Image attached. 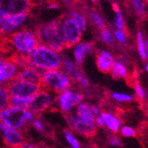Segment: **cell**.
<instances>
[{
    "mask_svg": "<svg viewBox=\"0 0 148 148\" xmlns=\"http://www.w3.org/2000/svg\"><path fill=\"white\" fill-rule=\"evenodd\" d=\"M119 132L123 137L127 138H134L137 135L136 130H134V128H132L131 126H129V125H122Z\"/></svg>",
    "mask_w": 148,
    "mask_h": 148,
    "instance_id": "4dcf8cb0",
    "label": "cell"
},
{
    "mask_svg": "<svg viewBox=\"0 0 148 148\" xmlns=\"http://www.w3.org/2000/svg\"><path fill=\"white\" fill-rule=\"evenodd\" d=\"M146 146H147V148H148V139L146 140Z\"/></svg>",
    "mask_w": 148,
    "mask_h": 148,
    "instance_id": "7dc6e473",
    "label": "cell"
},
{
    "mask_svg": "<svg viewBox=\"0 0 148 148\" xmlns=\"http://www.w3.org/2000/svg\"><path fill=\"white\" fill-rule=\"evenodd\" d=\"M75 114L79 118L87 122H95V115L93 114L90 104L82 101L75 108Z\"/></svg>",
    "mask_w": 148,
    "mask_h": 148,
    "instance_id": "d6986e66",
    "label": "cell"
},
{
    "mask_svg": "<svg viewBox=\"0 0 148 148\" xmlns=\"http://www.w3.org/2000/svg\"><path fill=\"white\" fill-rule=\"evenodd\" d=\"M21 130L5 126L2 134V143L8 148H19L24 142Z\"/></svg>",
    "mask_w": 148,
    "mask_h": 148,
    "instance_id": "7c38bea8",
    "label": "cell"
},
{
    "mask_svg": "<svg viewBox=\"0 0 148 148\" xmlns=\"http://www.w3.org/2000/svg\"><path fill=\"white\" fill-rule=\"evenodd\" d=\"M5 59H3V58H2L1 56H0V65H1V64H2V63H3V62L5 61Z\"/></svg>",
    "mask_w": 148,
    "mask_h": 148,
    "instance_id": "bcb514c9",
    "label": "cell"
},
{
    "mask_svg": "<svg viewBox=\"0 0 148 148\" xmlns=\"http://www.w3.org/2000/svg\"><path fill=\"white\" fill-rule=\"evenodd\" d=\"M84 96L82 92L69 88L56 94L54 106L62 114H66L74 112L76 106L84 101Z\"/></svg>",
    "mask_w": 148,
    "mask_h": 148,
    "instance_id": "8992f818",
    "label": "cell"
},
{
    "mask_svg": "<svg viewBox=\"0 0 148 148\" xmlns=\"http://www.w3.org/2000/svg\"><path fill=\"white\" fill-rule=\"evenodd\" d=\"M145 48H146V51L148 53V40H145Z\"/></svg>",
    "mask_w": 148,
    "mask_h": 148,
    "instance_id": "f6af8a7d",
    "label": "cell"
},
{
    "mask_svg": "<svg viewBox=\"0 0 148 148\" xmlns=\"http://www.w3.org/2000/svg\"><path fill=\"white\" fill-rule=\"evenodd\" d=\"M19 148H39L37 145H36L35 144L31 143V142H29V141H24L21 146Z\"/></svg>",
    "mask_w": 148,
    "mask_h": 148,
    "instance_id": "f35d334b",
    "label": "cell"
},
{
    "mask_svg": "<svg viewBox=\"0 0 148 148\" xmlns=\"http://www.w3.org/2000/svg\"><path fill=\"white\" fill-rule=\"evenodd\" d=\"M69 18L72 19L78 25V27L82 31L85 30V29H86V20L82 14H81V13L76 12H72L69 15Z\"/></svg>",
    "mask_w": 148,
    "mask_h": 148,
    "instance_id": "83f0119b",
    "label": "cell"
},
{
    "mask_svg": "<svg viewBox=\"0 0 148 148\" xmlns=\"http://www.w3.org/2000/svg\"><path fill=\"white\" fill-rule=\"evenodd\" d=\"M100 116L104 121V128L113 134L119 132L121 127H122V121L117 114L109 111H102Z\"/></svg>",
    "mask_w": 148,
    "mask_h": 148,
    "instance_id": "2e32d148",
    "label": "cell"
},
{
    "mask_svg": "<svg viewBox=\"0 0 148 148\" xmlns=\"http://www.w3.org/2000/svg\"><path fill=\"white\" fill-rule=\"evenodd\" d=\"M133 88H134V91H135L137 98L141 101H145L147 97V93H146V90H145V88L138 82L134 83Z\"/></svg>",
    "mask_w": 148,
    "mask_h": 148,
    "instance_id": "f546056e",
    "label": "cell"
},
{
    "mask_svg": "<svg viewBox=\"0 0 148 148\" xmlns=\"http://www.w3.org/2000/svg\"><path fill=\"white\" fill-rule=\"evenodd\" d=\"M91 106V110H92V113L93 114L95 115V117L97 116H99L102 113V109H101V107L98 105H95V104H92L90 105Z\"/></svg>",
    "mask_w": 148,
    "mask_h": 148,
    "instance_id": "74e56055",
    "label": "cell"
},
{
    "mask_svg": "<svg viewBox=\"0 0 148 148\" xmlns=\"http://www.w3.org/2000/svg\"><path fill=\"white\" fill-rule=\"evenodd\" d=\"M107 142H108V145L110 146H113V147H120V146H122V145H123L120 138L117 137V136H114V135L110 137Z\"/></svg>",
    "mask_w": 148,
    "mask_h": 148,
    "instance_id": "d590c367",
    "label": "cell"
},
{
    "mask_svg": "<svg viewBox=\"0 0 148 148\" xmlns=\"http://www.w3.org/2000/svg\"><path fill=\"white\" fill-rule=\"evenodd\" d=\"M92 45L89 43H82L75 49V58L77 65H81L84 62L85 56L91 51Z\"/></svg>",
    "mask_w": 148,
    "mask_h": 148,
    "instance_id": "44dd1931",
    "label": "cell"
},
{
    "mask_svg": "<svg viewBox=\"0 0 148 148\" xmlns=\"http://www.w3.org/2000/svg\"><path fill=\"white\" fill-rule=\"evenodd\" d=\"M61 69L62 71L70 78V80L74 82H77L81 75H83L79 66L65 55L61 57Z\"/></svg>",
    "mask_w": 148,
    "mask_h": 148,
    "instance_id": "9a60e30c",
    "label": "cell"
},
{
    "mask_svg": "<svg viewBox=\"0 0 148 148\" xmlns=\"http://www.w3.org/2000/svg\"><path fill=\"white\" fill-rule=\"evenodd\" d=\"M62 33L66 48H70L81 40L83 31L72 19L69 18L62 21Z\"/></svg>",
    "mask_w": 148,
    "mask_h": 148,
    "instance_id": "30bf717a",
    "label": "cell"
},
{
    "mask_svg": "<svg viewBox=\"0 0 148 148\" xmlns=\"http://www.w3.org/2000/svg\"><path fill=\"white\" fill-rule=\"evenodd\" d=\"M145 72L148 74V62H146L145 65Z\"/></svg>",
    "mask_w": 148,
    "mask_h": 148,
    "instance_id": "ee69618b",
    "label": "cell"
},
{
    "mask_svg": "<svg viewBox=\"0 0 148 148\" xmlns=\"http://www.w3.org/2000/svg\"><path fill=\"white\" fill-rule=\"evenodd\" d=\"M56 94L46 89L41 88L40 90L35 94L32 98V101L29 108L36 115L51 109L55 104Z\"/></svg>",
    "mask_w": 148,
    "mask_h": 148,
    "instance_id": "9c48e42d",
    "label": "cell"
},
{
    "mask_svg": "<svg viewBox=\"0 0 148 148\" xmlns=\"http://www.w3.org/2000/svg\"><path fill=\"white\" fill-rule=\"evenodd\" d=\"M28 16V12L20 13V14L8 15L7 18L3 21V35H6L20 26Z\"/></svg>",
    "mask_w": 148,
    "mask_h": 148,
    "instance_id": "e0dca14e",
    "label": "cell"
},
{
    "mask_svg": "<svg viewBox=\"0 0 148 148\" xmlns=\"http://www.w3.org/2000/svg\"><path fill=\"white\" fill-rule=\"evenodd\" d=\"M0 7L8 15L26 13L31 8V0H0Z\"/></svg>",
    "mask_w": 148,
    "mask_h": 148,
    "instance_id": "8fae6325",
    "label": "cell"
},
{
    "mask_svg": "<svg viewBox=\"0 0 148 148\" xmlns=\"http://www.w3.org/2000/svg\"><path fill=\"white\" fill-rule=\"evenodd\" d=\"M77 83H78V84H79L80 87H82V88H84V89H87V88L90 86L89 80H88V78H87L84 74H83L82 75H81V77L78 79Z\"/></svg>",
    "mask_w": 148,
    "mask_h": 148,
    "instance_id": "8d00e7d4",
    "label": "cell"
},
{
    "mask_svg": "<svg viewBox=\"0 0 148 148\" xmlns=\"http://www.w3.org/2000/svg\"><path fill=\"white\" fill-rule=\"evenodd\" d=\"M114 36L120 44L124 45L127 42V35L123 29H116L114 33Z\"/></svg>",
    "mask_w": 148,
    "mask_h": 148,
    "instance_id": "e575fe53",
    "label": "cell"
},
{
    "mask_svg": "<svg viewBox=\"0 0 148 148\" xmlns=\"http://www.w3.org/2000/svg\"><path fill=\"white\" fill-rule=\"evenodd\" d=\"M5 127V125L0 121V141H2V134H3V130H4Z\"/></svg>",
    "mask_w": 148,
    "mask_h": 148,
    "instance_id": "60d3db41",
    "label": "cell"
},
{
    "mask_svg": "<svg viewBox=\"0 0 148 148\" xmlns=\"http://www.w3.org/2000/svg\"><path fill=\"white\" fill-rule=\"evenodd\" d=\"M64 138L69 144L70 148H82V144H81L80 140L76 138L75 133L73 132L71 130H66L63 132Z\"/></svg>",
    "mask_w": 148,
    "mask_h": 148,
    "instance_id": "603a6c76",
    "label": "cell"
},
{
    "mask_svg": "<svg viewBox=\"0 0 148 148\" xmlns=\"http://www.w3.org/2000/svg\"><path fill=\"white\" fill-rule=\"evenodd\" d=\"M137 47L141 60H146L148 59V53L145 48V40L141 32H138L137 34Z\"/></svg>",
    "mask_w": 148,
    "mask_h": 148,
    "instance_id": "cb8c5ba5",
    "label": "cell"
},
{
    "mask_svg": "<svg viewBox=\"0 0 148 148\" xmlns=\"http://www.w3.org/2000/svg\"><path fill=\"white\" fill-rule=\"evenodd\" d=\"M62 21L61 20H57L47 24L39 25L35 30L39 43L44 44V45L56 52L61 51L66 48L62 33Z\"/></svg>",
    "mask_w": 148,
    "mask_h": 148,
    "instance_id": "6da1fadb",
    "label": "cell"
},
{
    "mask_svg": "<svg viewBox=\"0 0 148 148\" xmlns=\"http://www.w3.org/2000/svg\"><path fill=\"white\" fill-rule=\"evenodd\" d=\"M12 49L21 54H29L39 45V41L35 33L30 30L23 29L7 36Z\"/></svg>",
    "mask_w": 148,
    "mask_h": 148,
    "instance_id": "5b68a950",
    "label": "cell"
},
{
    "mask_svg": "<svg viewBox=\"0 0 148 148\" xmlns=\"http://www.w3.org/2000/svg\"><path fill=\"white\" fill-rule=\"evenodd\" d=\"M5 85L10 97H21V98L33 97L42 88L41 84L26 82V81L18 80L16 78L10 81Z\"/></svg>",
    "mask_w": 148,
    "mask_h": 148,
    "instance_id": "ba28073f",
    "label": "cell"
},
{
    "mask_svg": "<svg viewBox=\"0 0 148 148\" xmlns=\"http://www.w3.org/2000/svg\"><path fill=\"white\" fill-rule=\"evenodd\" d=\"M110 95L112 99L118 103H130L135 99L134 96L131 95V94L120 92V91H113L111 92Z\"/></svg>",
    "mask_w": 148,
    "mask_h": 148,
    "instance_id": "d4e9b609",
    "label": "cell"
},
{
    "mask_svg": "<svg viewBox=\"0 0 148 148\" xmlns=\"http://www.w3.org/2000/svg\"><path fill=\"white\" fill-rule=\"evenodd\" d=\"M71 85L72 81L62 70L50 69L42 75L41 87L55 94L71 88Z\"/></svg>",
    "mask_w": 148,
    "mask_h": 148,
    "instance_id": "277c9868",
    "label": "cell"
},
{
    "mask_svg": "<svg viewBox=\"0 0 148 148\" xmlns=\"http://www.w3.org/2000/svg\"><path fill=\"white\" fill-rule=\"evenodd\" d=\"M32 127L38 132L40 133H44L45 132V123L43 121L40 119L39 117L36 116L33 120H32V122L30 123Z\"/></svg>",
    "mask_w": 148,
    "mask_h": 148,
    "instance_id": "d6a6232c",
    "label": "cell"
},
{
    "mask_svg": "<svg viewBox=\"0 0 148 148\" xmlns=\"http://www.w3.org/2000/svg\"><path fill=\"white\" fill-rule=\"evenodd\" d=\"M114 25L117 29H123L124 28V19L121 10L115 12V17L114 19Z\"/></svg>",
    "mask_w": 148,
    "mask_h": 148,
    "instance_id": "836d02e7",
    "label": "cell"
},
{
    "mask_svg": "<svg viewBox=\"0 0 148 148\" xmlns=\"http://www.w3.org/2000/svg\"><path fill=\"white\" fill-rule=\"evenodd\" d=\"M66 123L73 132L78 135L90 138H93L98 131V127L95 122H87L82 119H79L74 112L65 114Z\"/></svg>",
    "mask_w": 148,
    "mask_h": 148,
    "instance_id": "52a82bcc",
    "label": "cell"
},
{
    "mask_svg": "<svg viewBox=\"0 0 148 148\" xmlns=\"http://www.w3.org/2000/svg\"><path fill=\"white\" fill-rule=\"evenodd\" d=\"M107 1H110V0H107Z\"/></svg>",
    "mask_w": 148,
    "mask_h": 148,
    "instance_id": "681fc988",
    "label": "cell"
},
{
    "mask_svg": "<svg viewBox=\"0 0 148 148\" xmlns=\"http://www.w3.org/2000/svg\"><path fill=\"white\" fill-rule=\"evenodd\" d=\"M3 35V22H0V36Z\"/></svg>",
    "mask_w": 148,
    "mask_h": 148,
    "instance_id": "7bdbcfd3",
    "label": "cell"
},
{
    "mask_svg": "<svg viewBox=\"0 0 148 148\" xmlns=\"http://www.w3.org/2000/svg\"><path fill=\"white\" fill-rule=\"evenodd\" d=\"M90 19H91V21H93V23L95 24L99 29H103V28H105V22H104V20H103V18L99 14L98 12H90Z\"/></svg>",
    "mask_w": 148,
    "mask_h": 148,
    "instance_id": "1f68e13d",
    "label": "cell"
},
{
    "mask_svg": "<svg viewBox=\"0 0 148 148\" xmlns=\"http://www.w3.org/2000/svg\"><path fill=\"white\" fill-rule=\"evenodd\" d=\"M100 37L102 39V41L108 45H112L114 42V34L106 28H103L100 29Z\"/></svg>",
    "mask_w": 148,
    "mask_h": 148,
    "instance_id": "f1b7e54d",
    "label": "cell"
},
{
    "mask_svg": "<svg viewBox=\"0 0 148 148\" xmlns=\"http://www.w3.org/2000/svg\"><path fill=\"white\" fill-rule=\"evenodd\" d=\"M114 79H126L129 76L127 66L122 60H114L110 72Z\"/></svg>",
    "mask_w": 148,
    "mask_h": 148,
    "instance_id": "ffe728a7",
    "label": "cell"
},
{
    "mask_svg": "<svg viewBox=\"0 0 148 148\" xmlns=\"http://www.w3.org/2000/svg\"><path fill=\"white\" fill-rule=\"evenodd\" d=\"M10 95L8 93L6 85L0 84V111L9 106Z\"/></svg>",
    "mask_w": 148,
    "mask_h": 148,
    "instance_id": "4316f807",
    "label": "cell"
},
{
    "mask_svg": "<svg viewBox=\"0 0 148 148\" xmlns=\"http://www.w3.org/2000/svg\"><path fill=\"white\" fill-rule=\"evenodd\" d=\"M29 66L46 71L50 69H60L61 68V58L53 50L45 45H38L31 52L27 54Z\"/></svg>",
    "mask_w": 148,
    "mask_h": 148,
    "instance_id": "7a4b0ae2",
    "label": "cell"
},
{
    "mask_svg": "<svg viewBox=\"0 0 148 148\" xmlns=\"http://www.w3.org/2000/svg\"><path fill=\"white\" fill-rule=\"evenodd\" d=\"M130 3L137 14L140 17H143L145 14V0H130Z\"/></svg>",
    "mask_w": 148,
    "mask_h": 148,
    "instance_id": "484cf974",
    "label": "cell"
},
{
    "mask_svg": "<svg viewBox=\"0 0 148 148\" xmlns=\"http://www.w3.org/2000/svg\"><path fill=\"white\" fill-rule=\"evenodd\" d=\"M17 66L10 60H5L0 65V84H7L15 78L18 72Z\"/></svg>",
    "mask_w": 148,
    "mask_h": 148,
    "instance_id": "5bb4252c",
    "label": "cell"
},
{
    "mask_svg": "<svg viewBox=\"0 0 148 148\" xmlns=\"http://www.w3.org/2000/svg\"><path fill=\"white\" fill-rule=\"evenodd\" d=\"M92 2H96V0H91Z\"/></svg>",
    "mask_w": 148,
    "mask_h": 148,
    "instance_id": "c3c4849f",
    "label": "cell"
},
{
    "mask_svg": "<svg viewBox=\"0 0 148 148\" xmlns=\"http://www.w3.org/2000/svg\"><path fill=\"white\" fill-rule=\"evenodd\" d=\"M95 123H96V125H97L98 128L102 129V128L105 127V125H104V121H103V119H102V117L100 115L99 116H97L95 118Z\"/></svg>",
    "mask_w": 148,
    "mask_h": 148,
    "instance_id": "ab89813d",
    "label": "cell"
},
{
    "mask_svg": "<svg viewBox=\"0 0 148 148\" xmlns=\"http://www.w3.org/2000/svg\"><path fill=\"white\" fill-rule=\"evenodd\" d=\"M32 98H21V97H10L9 106L18 107V108H29Z\"/></svg>",
    "mask_w": 148,
    "mask_h": 148,
    "instance_id": "7402d4cb",
    "label": "cell"
},
{
    "mask_svg": "<svg viewBox=\"0 0 148 148\" xmlns=\"http://www.w3.org/2000/svg\"><path fill=\"white\" fill-rule=\"evenodd\" d=\"M44 72L45 71L32 68V66H26L18 70L15 78L18 80L26 81V82L41 84L42 75Z\"/></svg>",
    "mask_w": 148,
    "mask_h": 148,
    "instance_id": "4fadbf2b",
    "label": "cell"
},
{
    "mask_svg": "<svg viewBox=\"0 0 148 148\" xmlns=\"http://www.w3.org/2000/svg\"><path fill=\"white\" fill-rule=\"evenodd\" d=\"M114 62V57L109 51H102L97 55L98 69L103 73H109Z\"/></svg>",
    "mask_w": 148,
    "mask_h": 148,
    "instance_id": "ac0fdd59",
    "label": "cell"
},
{
    "mask_svg": "<svg viewBox=\"0 0 148 148\" xmlns=\"http://www.w3.org/2000/svg\"><path fill=\"white\" fill-rule=\"evenodd\" d=\"M36 115L29 108L8 106L0 111V121L7 127L22 130Z\"/></svg>",
    "mask_w": 148,
    "mask_h": 148,
    "instance_id": "3957f363",
    "label": "cell"
},
{
    "mask_svg": "<svg viewBox=\"0 0 148 148\" xmlns=\"http://www.w3.org/2000/svg\"><path fill=\"white\" fill-rule=\"evenodd\" d=\"M113 9H114V11L116 12H118L119 10H120V8H119V6H118V5L116 4V3H114L113 4Z\"/></svg>",
    "mask_w": 148,
    "mask_h": 148,
    "instance_id": "b9f144b4",
    "label": "cell"
}]
</instances>
